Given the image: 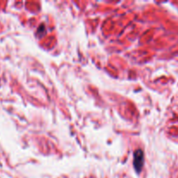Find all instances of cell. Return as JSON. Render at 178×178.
I'll list each match as a JSON object with an SVG mask.
<instances>
[{
    "label": "cell",
    "instance_id": "obj_1",
    "mask_svg": "<svg viewBox=\"0 0 178 178\" xmlns=\"http://www.w3.org/2000/svg\"><path fill=\"white\" fill-rule=\"evenodd\" d=\"M143 159H144V156H143V152L142 149H137L135 151L134 154V167L136 168L137 172H140L143 168Z\"/></svg>",
    "mask_w": 178,
    "mask_h": 178
}]
</instances>
